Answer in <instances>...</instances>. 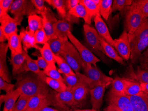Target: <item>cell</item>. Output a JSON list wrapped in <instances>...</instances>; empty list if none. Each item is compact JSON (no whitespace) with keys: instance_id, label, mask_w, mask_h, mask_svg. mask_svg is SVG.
I'll use <instances>...</instances> for the list:
<instances>
[{"instance_id":"1","label":"cell","mask_w":148,"mask_h":111,"mask_svg":"<svg viewBox=\"0 0 148 111\" xmlns=\"http://www.w3.org/2000/svg\"><path fill=\"white\" fill-rule=\"evenodd\" d=\"M21 94L30 98L38 95H47L53 92L45 80L40 76L27 75L18 80L17 87Z\"/></svg>"},{"instance_id":"2","label":"cell","mask_w":148,"mask_h":111,"mask_svg":"<svg viewBox=\"0 0 148 111\" xmlns=\"http://www.w3.org/2000/svg\"><path fill=\"white\" fill-rule=\"evenodd\" d=\"M82 69L84 74L75 72L88 85L90 89L100 85L108 86L113 79L105 75L97 67L85 64L83 62Z\"/></svg>"},{"instance_id":"3","label":"cell","mask_w":148,"mask_h":111,"mask_svg":"<svg viewBox=\"0 0 148 111\" xmlns=\"http://www.w3.org/2000/svg\"><path fill=\"white\" fill-rule=\"evenodd\" d=\"M56 92L53 91L47 95H38L32 97L30 99L24 111H33L45 107L52 106L59 110L64 111H70L69 107L63 105L58 101L56 98Z\"/></svg>"},{"instance_id":"4","label":"cell","mask_w":148,"mask_h":111,"mask_svg":"<svg viewBox=\"0 0 148 111\" xmlns=\"http://www.w3.org/2000/svg\"><path fill=\"white\" fill-rule=\"evenodd\" d=\"M145 19L136 5L135 1H133L132 4L127 7L125 10V28L128 35L129 40Z\"/></svg>"},{"instance_id":"5","label":"cell","mask_w":148,"mask_h":111,"mask_svg":"<svg viewBox=\"0 0 148 111\" xmlns=\"http://www.w3.org/2000/svg\"><path fill=\"white\" fill-rule=\"evenodd\" d=\"M60 56L65 60L75 72H79L82 69L81 57L75 47L69 41L63 46Z\"/></svg>"},{"instance_id":"6","label":"cell","mask_w":148,"mask_h":111,"mask_svg":"<svg viewBox=\"0 0 148 111\" xmlns=\"http://www.w3.org/2000/svg\"><path fill=\"white\" fill-rule=\"evenodd\" d=\"M9 10L14 18L22 22L25 16L37 14L38 12L31 0H15L12 4Z\"/></svg>"},{"instance_id":"7","label":"cell","mask_w":148,"mask_h":111,"mask_svg":"<svg viewBox=\"0 0 148 111\" xmlns=\"http://www.w3.org/2000/svg\"><path fill=\"white\" fill-rule=\"evenodd\" d=\"M84 30L86 42L88 49L103 60L105 59L103 54H104L97 30L93 27L86 24L84 25Z\"/></svg>"},{"instance_id":"8","label":"cell","mask_w":148,"mask_h":111,"mask_svg":"<svg viewBox=\"0 0 148 111\" xmlns=\"http://www.w3.org/2000/svg\"><path fill=\"white\" fill-rule=\"evenodd\" d=\"M68 38L76 48L83 62L97 67V63L100 61V59L97 57L88 48L81 43L71 33V31L68 32Z\"/></svg>"},{"instance_id":"9","label":"cell","mask_w":148,"mask_h":111,"mask_svg":"<svg viewBox=\"0 0 148 111\" xmlns=\"http://www.w3.org/2000/svg\"><path fill=\"white\" fill-rule=\"evenodd\" d=\"M107 101L109 105L117 107L121 111H134L129 97L125 94H116L110 91Z\"/></svg>"},{"instance_id":"10","label":"cell","mask_w":148,"mask_h":111,"mask_svg":"<svg viewBox=\"0 0 148 111\" xmlns=\"http://www.w3.org/2000/svg\"><path fill=\"white\" fill-rule=\"evenodd\" d=\"M40 15L43 18V29L49 40L58 38L54 29L55 24L58 21L54 13L50 9L46 7L45 11Z\"/></svg>"},{"instance_id":"11","label":"cell","mask_w":148,"mask_h":111,"mask_svg":"<svg viewBox=\"0 0 148 111\" xmlns=\"http://www.w3.org/2000/svg\"><path fill=\"white\" fill-rule=\"evenodd\" d=\"M114 48L119 55L123 60L128 61L130 59V43L127 32L125 30L120 36L114 40Z\"/></svg>"},{"instance_id":"12","label":"cell","mask_w":148,"mask_h":111,"mask_svg":"<svg viewBox=\"0 0 148 111\" xmlns=\"http://www.w3.org/2000/svg\"><path fill=\"white\" fill-rule=\"evenodd\" d=\"M0 28L3 30L7 38L12 33H17V27L21 24V21L10 16L8 13L0 17Z\"/></svg>"},{"instance_id":"13","label":"cell","mask_w":148,"mask_h":111,"mask_svg":"<svg viewBox=\"0 0 148 111\" xmlns=\"http://www.w3.org/2000/svg\"><path fill=\"white\" fill-rule=\"evenodd\" d=\"M76 108L80 107L90 92V88L85 82L71 89Z\"/></svg>"},{"instance_id":"14","label":"cell","mask_w":148,"mask_h":111,"mask_svg":"<svg viewBox=\"0 0 148 111\" xmlns=\"http://www.w3.org/2000/svg\"><path fill=\"white\" fill-rule=\"evenodd\" d=\"M8 48V44L2 43L0 44V77L5 81L10 83L11 78L6 63Z\"/></svg>"},{"instance_id":"15","label":"cell","mask_w":148,"mask_h":111,"mask_svg":"<svg viewBox=\"0 0 148 111\" xmlns=\"http://www.w3.org/2000/svg\"><path fill=\"white\" fill-rule=\"evenodd\" d=\"M95 28L99 35L103 38L107 43L114 47V41L110 35L108 27L102 19L100 14L97 15L94 18Z\"/></svg>"},{"instance_id":"16","label":"cell","mask_w":148,"mask_h":111,"mask_svg":"<svg viewBox=\"0 0 148 111\" xmlns=\"http://www.w3.org/2000/svg\"><path fill=\"white\" fill-rule=\"evenodd\" d=\"M72 23L66 19L58 20L54 26L55 32L57 37L64 42L68 41V32L71 31Z\"/></svg>"},{"instance_id":"17","label":"cell","mask_w":148,"mask_h":111,"mask_svg":"<svg viewBox=\"0 0 148 111\" xmlns=\"http://www.w3.org/2000/svg\"><path fill=\"white\" fill-rule=\"evenodd\" d=\"M107 86L100 85L90 89V101L92 109L99 111L102 106L103 97Z\"/></svg>"},{"instance_id":"18","label":"cell","mask_w":148,"mask_h":111,"mask_svg":"<svg viewBox=\"0 0 148 111\" xmlns=\"http://www.w3.org/2000/svg\"><path fill=\"white\" fill-rule=\"evenodd\" d=\"M148 47V38L130 44V59L134 64L138 62V60L143 52Z\"/></svg>"},{"instance_id":"19","label":"cell","mask_w":148,"mask_h":111,"mask_svg":"<svg viewBox=\"0 0 148 111\" xmlns=\"http://www.w3.org/2000/svg\"><path fill=\"white\" fill-rule=\"evenodd\" d=\"M19 35L21 38L24 51L28 52V50L31 48H35L39 51L41 50V48L36 44L34 37V34L31 33L28 30L25 29L24 27L21 28Z\"/></svg>"},{"instance_id":"20","label":"cell","mask_w":148,"mask_h":111,"mask_svg":"<svg viewBox=\"0 0 148 111\" xmlns=\"http://www.w3.org/2000/svg\"><path fill=\"white\" fill-rule=\"evenodd\" d=\"M134 111H148V95L143 92L137 96H129Z\"/></svg>"},{"instance_id":"21","label":"cell","mask_w":148,"mask_h":111,"mask_svg":"<svg viewBox=\"0 0 148 111\" xmlns=\"http://www.w3.org/2000/svg\"><path fill=\"white\" fill-rule=\"evenodd\" d=\"M28 52L23 51L19 54L11 55L10 64L12 66V75L17 77L19 72L22 68L26 61V56Z\"/></svg>"},{"instance_id":"22","label":"cell","mask_w":148,"mask_h":111,"mask_svg":"<svg viewBox=\"0 0 148 111\" xmlns=\"http://www.w3.org/2000/svg\"><path fill=\"white\" fill-rule=\"evenodd\" d=\"M99 38L104 55H106L108 57L118 62V63L124 65L125 63L123 59L121 57L114 48L107 43L103 38L101 37L99 35Z\"/></svg>"},{"instance_id":"23","label":"cell","mask_w":148,"mask_h":111,"mask_svg":"<svg viewBox=\"0 0 148 111\" xmlns=\"http://www.w3.org/2000/svg\"><path fill=\"white\" fill-rule=\"evenodd\" d=\"M7 44L11 51V55L21 53L24 51L21 37L17 33H12L9 36Z\"/></svg>"},{"instance_id":"24","label":"cell","mask_w":148,"mask_h":111,"mask_svg":"<svg viewBox=\"0 0 148 111\" xmlns=\"http://www.w3.org/2000/svg\"><path fill=\"white\" fill-rule=\"evenodd\" d=\"M68 14L77 18H83L86 24L90 26L92 18L88 15L85 7L80 2L75 8L68 11Z\"/></svg>"},{"instance_id":"25","label":"cell","mask_w":148,"mask_h":111,"mask_svg":"<svg viewBox=\"0 0 148 111\" xmlns=\"http://www.w3.org/2000/svg\"><path fill=\"white\" fill-rule=\"evenodd\" d=\"M21 94V91L18 88L15 90L6 93L5 95L3 111H10Z\"/></svg>"},{"instance_id":"26","label":"cell","mask_w":148,"mask_h":111,"mask_svg":"<svg viewBox=\"0 0 148 111\" xmlns=\"http://www.w3.org/2000/svg\"><path fill=\"white\" fill-rule=\"evenodd\" d=\"M56 96L57 101L63 105L72 108H76L71 89L67 88L64 91L56 92Z\"/></svg>"},{"instance_id":"27","label":"cell","mask_w":148,"mask_h":111,"mask_svg":"<svg viewBox=\"0 0 148 111\" xmlns=\"http://www.w3.org/2000/svg\"><path fill=\"white\" fill-rule=\"evenodd\" d=\"M101 0H81L80 3L84 5L88 15L92 18L100 14V6Z\"/></svg>"},{"instance_id":"28","label":"cell","mask_w":148,"mask_h":111,"mask_svg":"<svg viewBox=\"0 0 148 111\" xmlns=\"http://www.w3.org/2000/svg\"><path fill=\"white\" fill-rule=\"evenodd\" d=\"M148 38V18H145L137 30L130 40V44Z\"/></svg>"},{"instance_id":"29","label":"cell","mask_w":148,"mask_h":111,"mask_svg":"<svg viewBox=\"0 0 148 111\" xmlns=\"http://www.w3.org/2000/svg\"><path fill=\"white\" fill-rule=\"evenodd\" d=\"M43 29V21L42 17L37 14L28 17V27L27 30L34 34L36 32Z\"/></svg>"},{"instance_id":"30","label":"cell","mask_w":148,"mask_h":111,"mask_svg":"<svg viewBox=\"0 0 148 111\" xmlns=\"http://www.w3.org/2000/svg\"><path fill=\"white\" fill-rule=\"evenodd\" d=\"M45 2L56 9L59 16L62 19H65L68 12L66 8V1L64 0H45Z\"/></svg>"},{"instance_id":"31","label":"cell","mask_w":148,"mask_h":111,"mask_svg":"<svg viewBox=\"0 0 148 111\" xmlns=\"http://www.w3.org/2000/svg\"><path fill=\"white\" fill-rule=\"evenodd\" d=\"M125 80V93L128 96H137L143 93L140 83L134 81Z\"/></svg>"},{"instance_id":"32","label":"cell","mask_w":148,"mask_h":111,"mask_svg":"<svg viewBox=\"0 0 148 111\" xmlns=\"http://www.w3.org/2000/svg\"><path fill=\"white\" fill-rule=\"evenodd\" d=\"M54 58L56 63L57 64L59 69L58 71L60 74L64 75H75V72L71 69L69 64L66 63L65 60L60 55H56L54 54Z\"/></svg>"},{"instance_id":"33","label":"cell","mask_w":148,"mask_h":111,"mask_svg":"<svg viewBox=\"0 0 148 111\" xmlns=\"http://www.w3.org/2000/svg\"><path fill=\"white\" fill-rule=\"evenodd\" d=\"M26 67L27 72L30 71L34 74L42 77L44 80L46 76L44 74L43 71H41L38 67L36 63V60H33L28 55V53L26 56Z\"/></svg>"},{"instance_id":"34","label":"cell","mask_w":148,"mask_h":111,"mask_svg":"<svg viewBox=\"0 0 148 111\" xmlns=\"http://www.w3.org/2000/svg\"><path fill=\"white\" fill-rule=\"evenodd\" d=\"M110 91L116 94H124L125 88V80L117 76L113 79L111 82Z\"/></svg>"},{"instance_id":"35","label":"cell","mask_w":148,"mask_h":111,"mask_svg":"<svg viewBox=\"0 0 148 111\" xmlns=\"http://www.w3.org/2000/svg\"><path fill=\"white\" fill-rule=\"evenodd\" d=\"M65 84L68 88L72 89L84 82L77 73L75 75H63Z\"/></svg>"},{"instance_id":"36","label":"cell","mask_w":148,"mask_h":111,"mask_svg":"<svg viewBox=\"0 0 148 111\" xmlns=\"http://www.w3.org/2000/svg\"><path fill=\"white\" fill-rule=\"evenodd\" d=\"M45 81L49 87L54 90L56 92L64 91L68 88L64 81L55 80L47 76L46 77Z\"/></svg>"},{"instance_id":"37","label":"cell","mask_w":148,"mask_h":111,"mask_svg":"<svg viewBox=\"0 0 148 111\" xmlns=\"http://www.w3.org/2000/svg\"><path fill=\"white\" fill-rule=\"evenodd\" d=\"M41 57L45 60L48 65L56 64L54 54L52 52L48 43L44 45L40 50Z\"/></svg>"},{"instance_id":"38","label":"cell","mask_w":148,"mask_h":111,"mask_svg":"<svg viewBox=\"0 0 148 111\" xmlns=\"http://www.w3.org/2000/svg\"><path fill=\"white\" fill-rule=\"evenodd\" d=\"M113 2L112 0H101L100 6V14L106 20H108L110 15Z\"/></svg>"},{"instance_id":"39","label":"cell","mask_w":148,"mask_h":111,"mask_svg":"<svg viewBox=\"0 0 148 111\" xmlns=\"http://www.w3.org/2000/svg\"><path fill=\"white\" fill-rule=\"evenodd\" d=\"M43 72L48 77L55 80L64 82L63 77L58 71V70H57L56 64L48 65L47 68L45 70L43 71Z\"/></svg>"},{"instance_id":"40","label":"cell","mask_w":148,"mask_h":111,"mask_svg":"<svg viewBox=\"0 0 148 111\" xmlns=\"http://www.w3.org/2000/svg\"><path fill=\"white\" fill-rule=\"evenodd\" d=\"M133 1L130 0H114L111 7V12L117 11L123 12L127 7L129 6L133 3Z\"/></svg>"},{"instance_id":"41","label":"cell","mask_w":148,"mask_h":111,"mask_svg":"<svg viewBox=\"0 0 148 111\" xmlns=\"http://www.w3.org/2000/svg\"><path fill=\"white\" fill-rule=\"evenodd\" d=\"M30 99L29 97L21 94L11 111H24Z\"/></svg>"},{"instance_id":"42","label":"cell","mask_w":148,"mask_h":111,"mask_svg":"<svg viewBox=\"0 0 148 111\" xmlns=\"http://www.w3.org/2000/svg\"><path fill=\"white\" fill-rule=\"evenodd\" d=\"M66 42H64L59 38H56L49 40L48 43L55 55H60L63 46Z\"/></svg>"},{"instance_id":"43","label":"cell","mask_w":148,"mask_h":111,"mask_svg":"<svg viewBox=\"0 0 148 111\" xmlns=\"http://www.w3.org/2000/svg\"><path fill=\"white\" fill-rule=\"evenodd\" d=\"M134 77L139 83L148 84V71L140 66L137 68Z\"/></svg>"},{"instance_id":"44","label":"cell","mask_w":148,"mask_h":111,"mask_svg":"<svg viewBox=\"0 0 148 111\" xmlns=\"http://www.w3.org/2000/svg\"><path fill=\"white\" fill-rule=\"evenodd\" d=\"M34 37L36 45L42 44L44 45L46 43H48L49 41L47 36L43 29L36 32Z\"/></svg>"},{"instance_id":"45","label":"cell","mask_w":148,"mask_h":111,"mask_svg":"<svg viewBox=\"0 0 148 111\" xmlns=\"http://www.w3.org/2000/svg\"><path fill=\"white\" fill-rule=\"evenodd\" d=\"M142 14L145 18H148V0H138L135 1Z\"/></svg>"},{"instance_id":"46","label":"cell","mask_w":148,"mask_h":111,"mask_svg":"<svg viewBox=\"0 0 148 111\" xmlns=\"http://www.w3.org/2000/svg\"><path fill=\"white\" fill-rule=\"evenodd\" d=\"M138 62L140 63L141 68L148 71V47L141 54Z\"/></svg>"},{"instance_id":"47","label":"cell","mask_w":148,"mask_h":111,"mask_svg":"<svg viewBox=\"0 0 148 111\" xmlns=\"http://www.w3.org/2000/svg\"><path fill=\"white\" fill-rule=\"evenodd\" d=\"M13 1V0L0 1V17L7 13Z\"/></svg>"},{"instance_id":"48","label":"cell","mask_w":148,"mask_h":111,"mask_svg":"<svg viewBox=\"0 0 148 111\" xmlns=\"http://www.w3.org/2000/svg\"><path fill=\"white\" fill-rule=\"evenodd\" d=\"M31 1L37 10L38 14H41L45 11L46 8L45 6V0H31Z\"/></svg>"},{"instance_id":"49","label":"cell","mask_w":148,"mask_h":111,"mask_svg":"<svg viewBox=\"0 0 148 111\" xmlns=\"http://www.w3.org/2000/svg\"><path fill=\"white\" fill-rule=\"evenodd\" d=\"M14 85L5 81L1 77H0V89L1 90L5 91L6 93H8L13 91V89L14 88Z\"/></svg>"},{"instance_id":"50","label":"cell","mask_w":148,"mask_h":111,"mask_svg":"<svg viewBox=\"0 0 148 111\" xmlns=\"http://www.w3.org/2000/svg\"><path fill=\"white\" fill-rule=\"evenodd\" d=\"M36 61L39 68L40 69H43V71L45 70L49 65L47 62L42 57H38V59L36 60Z\"/></svg>"},{"instance_id":"51","label":"cell","mask_w":148,"mask_h":111,"mask_svg":"<svg viewBox=\"0 0 148 111\" xmlns=\"http://www.w3.org/2000/svg\"><path fill=\"white\" fill-rule=\"evenodd\" d=\"M80 1L81 0H66V8L68 11L79 5Z\"/></svg>"},{"instance_id":"52","label":"cell","mask_w":148,"mask_h":111,"mask_svg":"<svg viewBox=\"0 0 148 111\" xmlns=\"http://www.w3.org/2000/svg\"><path fill=\"white\" fill-rule=\"evenodd\" d=\"M33 111H64L62 110H59L56 108H52L50 107L49 106L41 108H39Z\"/></svg>"},{"instance_id":"53","label":"cell","mask_w":148,"mask_h":111,"mask_svg":"<svg viewBox=\"0 0 148 111\" xmlns=\"http://www.w3.org/2000/svg\"><path fill=\"white\" fill-rule=\"evenodd\" d=\"M104 111H121V110L115 106L109 105L106 108L104 109Z\"/></svg>"},{"instance_id":"54","label":"cell","mask_w":148,"mask_h":111,"mask_svg":"<svg viewBox=\"0 0 148 111\" xmlns=\"http://www.w3.org/2000/svg\"><path fill=\"white\" fill-rule=\"evenodd\" d=\"M6 41H8V38L3 30L0 28V42L1 43H5Z\"/></svg>"},{"instance_id":"55","label":"cell","mask_w":148,"mask_h":111,"mask_svg":"<svg viewBox=\"0 0 148 111\" xmlns=\"http://www.w3.org/2000/svg\"><path fill=\"white\" fill-rule=\"evenodd\" d=\"M140 85L143 92L148 95V84L140 83Z\"/></svg>"},{"instance_id":"56","label":"cell","mask_w":148,"mask_h":111,"mask_svg":"<svg viewBox=\"0 0 148 111\" xmlns=\"http://www.w3.org/2000/svg\"><path fill=\"white\" fill-rule=\"evenodd\" d=\"M74 111H99L98 110H95V109H74Z\"/></svg>"},{"instance_id":"57","label":"cell","mask_w":148,"mask_h":111,"mask_svg":"<svg viewBox=\"0 0 148 111\" xmlns=\"http://www.w3.org/2000/svg\"><path fill=\"white\" fill-rule=\"evenodd\" d=\"M5 95H1L0 96V105L1 106L2 105V103L4 102L5 101Z\"/></svg>"},{"instance_id":"58","label":"cell","mask_w":148,"mask_h":111,"mask_svg":"<svg viewBox=\"0 0 148 111\" xmlns=\"http://www.w3.org/2000/svg\"></svg>"}]
</instances>
